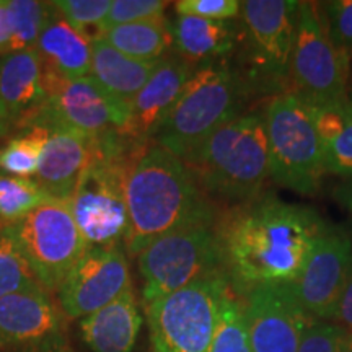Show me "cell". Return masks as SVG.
I'll use <instances>...</instances> for the list:
<instances>
[{"label": "cell", "instance_id": "cell-2", "mask_svg": "<svg viewBox=\"0 0 352 352\" xmlns=\"http://www.w3.org/2000/svg\"><path fill=\"white\" fill-rule=\"evenodd\" d=\"M126 252L138 254L179 228L212 223L214 215L188 166L160 145H145L126 183Z\"/></svg>", "mask_w": 352, "mask_h": 352}, {"label": "cell", "instance_id": "cell-31", "mask_svg": "<svg viewBox=\"0 0 352 352\" xmlns=\"http://www.w3.org/2000/svg\"><path fill=\"white\" fill-rule=\"evenodd\" d=\"M352 334L334 323H314L303 334L297 352H351Z\"/></svg>", "mask_w": 352, "mask_h": 352}, {"label": "cell", "instance_id": "cell-8", "mask_svg": "<svg viewBox=\"0 0 352 352\" xmlns=\"http://www.w3.org/2000/svg\"><path fill=\"white\" fill-rule=\"evenodd\" d=\"M144 300L151 303L204 277L222 274L223 259L212 223L179 228L138 254Z\"/></svg>", "mask_w": 352, "mask_h": 352}, {"label": "cell", "instance_id": "cell-16", "mask_svg": "<svg viewBox=\"0 0 352 352\" xmlns=\"http://www.w3.org/2000/svg\"><path fill=\"white\" fill-rule=\"evenodd\" d=\"M298 2L290 0H248L241 2V15L261 69L283 77L290 69L296 41Z\"/></svg>", "mask_w": 352, "mask_h": 352}, {"label": "cell", "instance_id": "cell-26", "mask_svg": "<svg viewBox=\"0 0 352 352\" xmlns=\"http://www.w3.org/2000/svg\"><path fill=\"white\" fill-rule=\"evenodd\" d=\"M41 287L7 222H0V298Z\"/></svg>", "mask_w": 352, "mask_h": 352}, {"label": "cell", "instance_id": "cell-40", "mask_svg": "<svg viewBox=\"0 0 352 352\" xmlns=\"http://www.w3.org/2000/svg\"><path fill=\"white\" fill-rule=\"evenodd\" d=\"M10 126H12L10 118H8V114H7V111H6V108H3L2 101H0V138H2V135H6V134H7L8 127H10Z\"/></svg>", "mask_w": 352, "mask_h": 352}, {"label": "cell", "instance_id": "cell-6", "mask_svg": "<svg viewBox=\"0 0 352 352\" xmlns=\"http://www.w3.org/2000/svg\"><path fill=\"white\" fill-rule=\"evenodd\" d=\"M263 120L271 178L300 195H315L327 173V162L305 101L296 94L276 95Z\"/></svg>", "mask_w": 352, "mask_h": 352}, {"label": "cell", "instance_id": "cell-17", "mask_svg": "<svg viewBox=\"0 0 352 352\" xmlns=\"http://www.w3.org/2000/svg\"><path fill=\"white\" fill-rule=\"evenodd\" d=\"M63 336V314L43 287L0 298V347L33 352Z\"/></svg>", "mask_w": 352, "mask_h": 352}, {"label": "cell", "instance_id": "cell-9", "mask_svg": "<svg viewBox=\"0 0 352 352\" xmlns=\"http://www.w3.org/2000/svg\"><path fill=\"white\" fill-rule=\"evenodd\" d=\"M7 226L46 292H57L88 250L67 201L52 199Z\"/></svg>", "mask_w": 352, "mask_h": 352}, {"label": "cell", "instance_id": "cell-32", "mask_svg": "<svg viewBox=\"0 0 352 352\" xmlns=\"http://www.w3.org/2000/svg\"><path fill=\"white\" fill-rule=\"evenodd\" d=\"M166 7L168 3L162 0H114L103 23V33L104 30L118 25L160 19L165 16Z\"/></svg>", "mask_w": 352, "mask_h": 352}, {"label": "cell", "instance_id": "cell-36", "mask_svg": "<svg viewBox=\"0 0 352 352\" xmlns=\"http://www.w3.org/2000/svg\"><path fill=\"white\" fill-rule=\"evenodd\" d=\"M333 320H338L352 334V276L342 290L338 305L333 311Z\"/></svg>", "mask_w": 352, "mask_h": 352}, {"label": "cell", "instance_id": "cell-12", "mask_svg": "<svg viewBox=\"0 0 352 352\" xmlns=\"http://www.w3.org/2000/svg\"><path fill=\"white\" fill-rule=\"evenodd\" d=\"M132 289L129 263L122 245L88 248L57 289L69 318H85Z\"/></svg>", "mask_w": 352, "mask_h": 352}, {"label": "cell", "instance_id": "cell-25", "mask_svg": "<svg viewBox=\"0 0 352 352\" xmlns=\"http://www.w3.org/2000/svg\"><path fill=\"white\" fill-rule=\"evenodd\" d=\"M52 10L51 2L36 0H6L10 44L8 54L33 50Z\"/></svg>", "mask_w": 352, "mask_h": 352}, {"label": "cell", "instance_id": "cell-29", "mask_svg": "<svg viewBox=\"0 0 352 352\" xmlns=\"http://www.w3.org/2000/svg\"><path fill=\"white\" fill-rule=\"evenodd\" d=\"M208 352H253L246 328L245 308L232 292L223 300L217 328Z\"/></svg>", "mask_w": 352, "mask_h": 352}, {"label": "cell", "instance_id": "cell-24", "mask_svg": "<svg viewBox=\"0 0 352 352\" xmlns=\"http://www.w3.org/2000/svg\"><path fill=\"white\" fill-rule=\"evenodd\" d=\"M103 39L114 50L138 60H158L173 43L171 26L165 16L104 30Z\"/></svg>", "mask_w": 352, "mask_h": 352}, {"label": "cell", "instance_id": "cell-15", "mask_svg": "<svg viewBox=\"0 0 352 352\" xmlns=\"http://www.w3.org/2000/svg\"><path fill=\"white\" fill-rule=\"evenodd\" d=\"M21 127L44 129L46 144L34 182L52 199L67 201L87 166L90 155V135L60 124L41 113H34Z\"/></svg>", "mask_w": 352, "mask_h": 352}, {"label": "cell", "instance_id": "cell-38", "mask_svg": "<svg viewBox=\"0 0 352 352\" xmlns=\"http://www.w3.org/2000/svg\"><path fill=\"white\" fill-rule=\"evenodd\" d=\"M8 44H10V33H8L6 0H0V57L8 54Z\"/></svg>", "mask_w": 352, "mask_h": 352}, {"label": "cell", "instance_id": "cell-5", "mask_svg": "<svg viewBox=\"0 0 352 352\" xmlns=\"http://www.w3.org/2000/svg\"><path fill=\"white\" fill-rule=\"evenodd\" d=\"M239 83L227 65H202L184 85L153 140L184 160L219 126L239 116Z\"/></svg>", "mask_w": 352, "mask_h": 352}, {"label": "cell", "instance_id": "cell-33", "mask_svg": "<svg viewBox=\"0 0 352 352\" xmlns=\"http://www.w3.org/2000/svg\"><path fill=\"white\" fill-rule=\"evenodd\" d=\"M327 13V32L334 46L347 57L352 56V0L320 3Z\"/></svg>", "mask_w": 352, "mask_h": 352}, {"label": "cell", "instance_id": "cell-20", "mask_svg": "<svg viewBox=\"0 0 352 352\" xmlns=\"http://www.w3.org/2000/svg\"><path fill=\"white\" fill-rule=\"evenodd\" d=\"M140 327L142 316L132 289L80 321L83 341L94 352H131Z\"/></svg>", "mask_w": 352, "mask_h": 352}, {"label": "cell", "instance_id": "cell-23", "mask_svg": "<svg viewBox=\"0 0 352 352\" xmlns=\"http://www.w3.org/2000/svg\"><path fill=\"white\" fill-rule=\"evenodd\" d=\"M175 47L184 59L204 60L226 54L233 47L235 34L227 21L178 15L171 25Z\"/></svg>", "mask_w": 352, "mask_h": 352}, {"label": "cell", "instance_id": "cell-28", "mask_svg": "<svg viewBox=\"0 0 352 352\" xmlns=\"http://www.w3.org/2000/svg\"><path fill=\"white\" fill-rule=\"evenodd\" d=\"M52 201L34 179L0 175V222H13Z\"/></svg>", "mask_w": 352, "mask_h": 352}, {"label": "cell", "instance_id": "cell-35", "mask_svg": "<svg viewBox=\"0 0 352 352\" xmlns=\"http://www.w3.org/2000/svg\"><path fill=\"white\" fill-rule=\"evenodd\" d=\"M175 8L178 15L228 21L240 15L241 2L239 0H179L175 3Z\"/></svg>", "mask_w": 352, "mask_h": 352}, {"label": "cell", "instance_id": "cell-41", "mask_svg": "<svg viewBox=\"0 0 352 352\" xmlns=\"http://www.w3.org/2000/svg\"><path fill=\"white\" fill-rule=\"evenodd\" d=\"M351 352H352V351H351Z\"/></svg>", "mask_w": 352, "mask_h": 352}, {"label": "cell", "instance_id": "cell-4", "mask_svg": "<svg viewBox=\"0 0 352 352\" xmlns=\"http://www.w3.org/2000/svg\"><path fill=\"white\" fill-rule=\"evenodd\" d=\"M183 164L201 189L232 201L256 199L271 176L259 114H239L209 134Z\"/></svg>", "mask_w": 352, "mask_h": 352}, {"label": "cell", "instance_id": "cell-39", "mask_svg": "<svg viewBox=\"0 0 352 352\" xmlns=\"http://www.w3.org/2000/svg\"><path fill=\"white\" fill-rule=\"evenodd\" d=\"M33 352H76L72 349V346L69 344L67 340L63 336L56 338V340H52L50 342H46V344H43L41 347H38V349H34Z\"/></svg>", "mask_w": 352, "mask_h": 352}, {"label": "cell", "instance_id": "cell-1", "mask_svg": "<svg viewBox=\"0 0 352 352\" xmlns=\"http://www.w3.org/2000/svg\"><path fill=\"white\" fill-rule=\"evenodd\" d=\"M329 230L315 210L266 196L232 210L217 232L223 267L241 292L294 284Z\"/></svg>", "mask_w": 352, "mask_h": 352}, {"label": "cell", "instance_id": "cell-3", "mask_svg": "<svg viewBox=\"0 0 352 352\" xmlns=\"http://www.w3.org/2000/svg\"><path fill=\"white\" fill-rule=\"evenodd\" d=\"M145 144L124 132L90 135V155L72 196L70 214L88 248L121 245L127 232L126 183Z\"/></svg>", "mask_w": 352, "mask_h": 352}, {"label": "cell", "instance_id": "cell-22", "mask_svg": "<svg viewBox=\"0 0 352 352\" xmlns=\"http://www.w3.org/2000/svg\"><path fill=\"white\" fill-rule=\"evenodd\" d=\"M158 60H138L114 50L111 44L101 38L91 41L90 76L109 94L131 104L134 96L152 76Z\"/></svg>", "mask_w": 352, "mask_h": 352}, {"label": "cell", "instance_id": "cell-34", "mask_svg": "<svg viewBox=\"0 0 352 352\" xmlns=\"http://www.w3.org/2000/svg\"><path fill=\"white\" fill-rule=\"evenodd\" d=\"M327 171L351 178L352 176V103L346 122L333 140L323 145Z\"/></svg>", "mask_w": 352, "mask_h": 352}, {"label": "cell", "instance_id": "cell-11", "mask_svg": "<svg viewBox=\"0 0 352 352\" xmlns=\"http://www.w3.org/2000/svg\"><path fill=\"white\" fill-rule=\"evenodd\" d=\"M46 101L36 113L87 135L124 132L129 124V104L109 94L91 76L64 78L43 69Z\"/></svg>", "mask_w": 352, "mask_h": 352}, {"label": "cell", "instance_id": "cell-14", "mask_svg": "<svg viewBox=\"0 0 352 352\" xmlns=\"http://www.w3.org/2000/svg\"><path fill=\"white\" fill-rule=\"evenodd\" d=\"M351 276L352 243L349 236L329 228L316 243L302 274L290 285L311 318H331Z\"/></svg>", "mask_w": 352, "mask_h": 352}, {"label": "cell", "instance_id": "cell-13", "mask_svg": "<svg viewBox=\"0 0 352 352\" xmlns=\"http://www.w3.org/2000/svg\"><path fill=\"white\" fill-rule=\"evenodd\" d=\"M243 308L253 352H297L303 334L315 323L290 284L252 289Z\"/></svg>", "mask_w": 352, "mask_h": 352}, {"label": "cell", "instance_id": "cell-7", "mask_svg": "<svg viewBox=\"0 0 352 352\" xmlns=\"http://www.w3.org/2000/svg\"><path fill=\"white\" fill-rule=\"evenodd\" d=\"M228 294L222 272L145 303L153 352H208Z\"/></svg>", "mask_w": 352, "mask_h": 352}, {"label": "cell", "instance_id": "cell-30", "mask_svg": "<svg viewBox=\"0 0 352 352\" xmlns=\"http://www.w3.org/2000/svg\"><path fill=\"white\" fill-rule=\"evenodd\" d=\"M52 6L90 41L103 36V23L111 7L109 0H57Z\"/></svg>", "mask_w": 352, "mask_h": 352}, {"label": "cell", "instance_id": "cell-21", "mask_svg": "<svg viewBox=\"0 0 352 352\" xmlns=\"http://www.w3.org/2000/svg\"><path fill=\"white\" fill-rule=\"evenodd\" d=\"M34 50L41 57L43 69L56 76L70 80L90 76L91 41L74 28L54 6Z\"/></svg>", "mask_w": 352, "mask_h": 352}, {"label": "cell", "instance_id": "cell-18", "mask_svg": "<svg viewBox=\"0 0 352 352\" xmlns=\"http://www.w3.org/2000/svg\"><path fill=\"white\" fill-rule=\"evenodd\" d=\"M191 76V67L182 57L164 56L158 59L152 76L131 101L126 134L142 144L153 139Z\"/></svg>", "mask_w": 352, "mask_h": 352}, {"label": "cell", "instance_id": "cell-27", "mask_svg": "<svg viewBox=\"0 0 352 352\" xmlns=\"http://www.w3.org/2000/svg\"><path fill=\"white\" fill-rule=\"evenodd\" d=\"M44 144L46 134L43 127H32L26 134L8 140L0 148V170L16 178L32 179L41 165Z\"/></svg>", "mask_w": 352, "mask_h": 352}, {"label": "cell", "instance_id": "cell-37", "mask_svg": "<svg viewBox=\"0 0 352 352\" xmlns=\"http://www.w3.org/2000/svg\"><path fill=\"white\" fill-rule=\"evenodd\" d=\"M333 196L347 212L352 214V176L351 178H344L334 188Z\"/></svg>", "mask_w": 352, "mask_h": 352}, {"label": "cell", "instance_id": "cell-19", "mask_svg": "<svg viewBox=\"0 0 352 352\" xmlns=\"http://www.w3.org/2000/svg\"><path fill=\"white\" fill-rule=\"evenodd\" d=\"M0 101L19 127L44 104L43 60L34 47L0 57Z\"/></svg>", "mask_w": 352, "mask_h": 352}, {"label": "cell", "instance_id": "cell-10", "mask_svg": "<svg viewBox=\"0 0 352 352\" xmlns=\"http://www.w3.org/2000/svg\"><path fill=\"white\" fill-rule=\"evenodd\" d=\"M347 74L349 57L329 39L318 3L298 2L289 69V77L297 90L294 94L311 104L344 101Z\"/></svg>", "mask_w": 352, "mask_h": 352}]
</instances>
